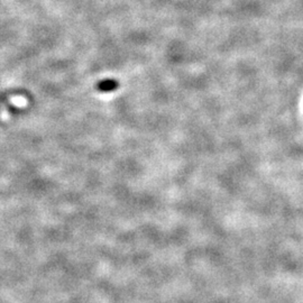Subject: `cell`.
<instances>
[{"mask_svg":"<svg viewBox=\"0 0 303 303\" xmlns=\"http://www.w3.org/2000/svg\"><path fill=\"white\" fill-rule=\"evenodd\" d=\"M118 82L116 80L113 79H107V80H102L100 82L98 83L97 88L99 89V91L101 92H112L114 90H116L118 88Z\"/></svg>","mask_w":303,"mask_h":303,"instance_id":"1","label":"cell"}]
</instances>
